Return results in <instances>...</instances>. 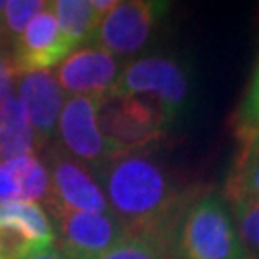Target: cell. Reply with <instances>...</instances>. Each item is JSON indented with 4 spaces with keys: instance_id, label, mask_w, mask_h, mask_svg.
<instances>
[{
    "instance_id": "1",
    "label": "cell",
    "mask_w": 259,
    "mask_h": 259,
    "mask_svg": "<svg viewBox=\"0 0 259 259\" xmlns=\"http://www.w3.org/2000/svg\"><path fill=\"white\" fill-rule=\"evenodd\" d=\"M110 211L129 236L154 240L171 255L179 221L196 192L181 190L165 167L146 152L106 159L94 169Z\"/></svg>"
},
{
    "instance_id": "2",
    "label": "cell",
    "mask_w": 259,
    "mask_h": 259,
    "mask_svg": "<svg viewBox=\"0 0 259 259\" xmlns=\"http://www.w3.org/2000/svg\"><path fill=\"white\" fill-rule=\"evenodd\" d=\"M171 259H251L223 196L196 192L179 221Z\"/></svg>"
},
{
    "instance_id": "3",
    "label": "cell",
    "mask_w": 259,
    "mask_h": 259,
    "mask_svg": "<svg viewBox=\"0 0 259 259\" xmlns=\"http://www.w3.org/2000/svg\"><path fill=\"white\" fill-rule=\"evenodd\" d=\"M98 127L111 156L140 154L165 135L169 121L150 98L108 94L98 102Z\"/></svg>"
},
{
    "instance_id": "4",
    "label": "cell",
    "mask_w": 259,
    "mask_h": 259,
    "mask_svg": "<svg viewBox=\"0 0 259 259\" xmlns=\"http://www.w3.org/2000/svg\"><path fill=\"white\" fill-rule=\"evenodd\" d=\"M110 94L150 98L163 110L169 123L183 111L190 94L185 65L167 56H144L123 67L119 81Z\"/></svg>"
},
{
    "instance_id": "5",
    "label": "cell",
    "mask_w": 259,
    "mask_h": 259,
    "mask_svg": "<svg viewBox=\"0 0 259 259\" xmlns=\"http://www.w3.org/2000/svg\"><path fill=\"white\" fill-rule=\"evenodd\" d=\"M45 165L50 177V213L56 209L79 213H108L110 205L94 169L69 156L58 142L45 146Z\"/></svg>"
},
{
    "instance_id": "6",
    "label": "cell",
    "mask_w": 259,
    "mask_h": 259,
    "mask_svg": "<svg viewBox=\"0 0 259 259\" xmlns=\"http://www.w3.org/2000/svg\"><path fill=\"white\" fill-rule=\"evenodd\" d=\"M56 240L69 259H94L129 236L123 223L108 213H79L56 209Z\"/></svg>"
},
{
    "instance_id": "7",
    "label": "cell",
    "mask_w": 259,
    "mask_h": 259,
    "mask_svg": "<svg viewBox=\"0 0 259 259\" xmlns=\"http://www.w3.org/2000/svg\"><path fill=\"white\" fill-rule=\"evenodd\" d=\"M167 4L150 0L117 2L100 21L94 45L115 58H127L140 52L150 40L157 19Z\"/></svg>"
},
{
    "instance_id": "8",
    "label": "cell",
    "mask_w": 259,
    "mask_h": 259,
    "mask_svg": "<svg viewBox=\"0 0 259 259\" xmlns=\"http://www.w3.org/2000/svg\"><path fill=\"white\" fill-rule=\"evenodd\" d=\"M98 102L100 98L71 96L67 98L58 119V144L75 159L96 169L111 152L104 142L98 127Z\"/></svg>"
},
{
    "instance_id": "9",
    "label": "cell",
    "mask_w": 259,
    "mask_h": 259,
    "mask_svg": "<svg viewBox=\"0 0 259 259\" xmlns=\"http://www.w3.org/2000/svg\"><path fill=\"white\" fill-rule=\"evenodd\" d=\"M123 73L119 58L98 45L77 48L56 69L62 91L71 96L104 98L115 89Z\"/></svg>"
},
{
    "instance_id": "10",
    "label": "cell",
    "mask_w": 259,
    "mask_h": 259,
    "mask_svg": "<svg viewBox=\"0 0 259 259\" xmlns=\"http://www.w3.org/2000/svg\"><path fill=\"white\" fill-rule=\"evenodd\" d=\"M75 52L67 42L52 10V2L12 42V62L18 75L47 71Z\"/></svg>"
},
{
    "instance_id": "11",
    "label": "cell",
    "mask_w": 259,
    "mask_h": 259,
    "mask_svg": "<svg viewBox=\"0 0 259 259\" xmlns=\"http://www.w3.org/2000/svg\"><path fill=\"white\" fill-rule=\"evenodd\" d=\"M64 94L56 75L50 71L19 75L18 98L25 108L38 150L48 146V140L56 133L58 119L65 104Z\"/></svg>"
},
{
    "instance_id": "12",
    "label": "cell",
    "mask_w": 259,
    "mask_h": 259,
    "mask_svg": "<svg viewBox=\"0 0 259 259\" xmlns=\"http://www.w3.org/2000/svg\"><path fill=\"white\" fill-rule=\"evenodd\" d=\"M10 202L50 205V177L37 154L0 161V204Z\"/></svg>"
},
{
    "instance_id": "13",
    "label": "cell",
    "mask_w": 259,
    "mask_h": 259,
    "mask_svg": "<svg viewBox=\"0 0 259 259\" xmlns=\"http://www.w3.org/2000/svg\"><path fill=\"white\" fill-rule=\"evenodd\" d=\"M238 140L240 150L229 171L223 198L227 202L259 200V133Z\"/></svg>"
},
{
    "instance_id": "14",
    "label": "cell",
    "mask_w": 259,
    "mask_h": 259,
    "mask_svg": "<svg viewBox=\"0 0 259 259\" xmlns=\"http://www.w3.org/2000/svg\"><path fill=\"white\" fill-rule=\"evenodd\" d=\"M37 140L25 108L14 94L0 113V161L37 154Z\"/></svg>"
},
{
    "instance_id": "15",
    "label": "cell",
    "mask_w": 259,
    "mask_h": 259,
    "mask_svg": "<svg viewBox=\"0 0 259 259\" xmlns=\"http://www.w3.org/2000/svg\"><path fill=\"white\" fill-rule=\"evenodd\" d=\"M52 10L73 50L94 45L102 16L93 8L91 0H56L52 2Z\"/></svg>"
},
{
    "instance_id": "16",
    "label": "cell",
    "mask_w": 259,
    "mask_h": 259,
    "mask_svg": "<svg viewBox=\"0 0 259 259\" xmlns=\"http://www.w3.org/2000/svg\"><path fill=\"white\" fill-rule=\"evenodd\" d=\"M0 219L21 225L35 238V242L40 246V250L54 246L56 229L48 211L40 204H29V202L0 204Z\"/></svg>"
},
{
    "instance_id": "17",
    "label": "cell",
    "mask_w": 259,
    "mask_h": 259,
    "mask_svg": "<svg viewBox=\"0 0 259 259\" xmlns=\"http://www.w3.org/2000/svg\"><path fill=\"white\" fill-rule=\"evenodd\" d=\"M227 205L248 255L259 259V200H236Z\"/></svg>"
},
{
    "instance_id": "18",
    "label": "cell",
    "mask_w": 259,
    "mask_h": 259,
    "mask_svg": "<svg viewBox=\"0 0 259 259\" xmlns=\"http://www.w3.org/2000/svg\"><path fill=\"white\" fill-rule=\"evenodd\" d=\"M40 250L21 225L0 219V259H25Z\"/></svg>"
},
{
    "instance_id": "19",
    "label": "cell",
    "mask_w": 259,
    "mask_h": 259,
    "mask_svg": "<svg viewBox=\"0 0 259 259\" xmlns=\"http://www.w3.org/2000/svg\"><path fill=\"white\" fill-rule=\"evenodd\" d=\"M47 6L48 2L42 0H8L2 12V25L10 42H14Z\"/></svg>"
},
{
    "instance_id": "20",
    "label": "cell",
    "mask_w": 259,
    "mask_h": 259,
    "mask_svg": "<svg viewBox=\"0 0 259 259\" xmlns=\"http://www.w3.org/2000/svg\"><path fill=\"white\" fill-rule=\"evenodd\" d=\"M94 259H171V255L157 242L139 236H127Z\"/></svg>"
},
{
    "instance_id": "21",
    "label": "cell",
    "mask_w": 259,
    "mask_h": 259,
    "mask_svg": "<svg viewBox=\"0 0 259 259\" xmlns=\"http://www.w3.org/2000/svg\"><path fill=\"white\" fill-rule=\"evenodd\" d=\"M234 119H236L234 131H236L238 139L259 133V60L255 65V71H253V77H251L250 89L244 96Z\"/></svg>"
},
{
    "instance_id": "22",
    "label": "cell",
    "mask_w": 259,
    "mask_h": 259,
    "mask_svg": "<svg viewBox=\"0 0 259 259\" xmlns=\"http://www.w3.org/2000/svg\"><path fill=\"white\" fill-rule=\"evenodd\" d=\"M18 79L19 75L14 67L12 54L6 50H0V113L14 96V84L18 83Z\"/></svg>"
},
{
    "instance_id": "23",
    "label": "cell",
    "mask_w": 259,
    "mask_h": 259,
    "mask_svg": "<svg viewBox=\"0 0 259 259\" xmlns=\"http://www.w3.org/2000/svg\"><path fill=\"white\" fill-rule=\"evenodd\" d=\"M25 259H69V257H67L60 248H54V246H52V248H45V250L35 251L33 255H29V257H25Z\"/></svg>"
},
{
    "instance_id": "24",
    "label": "cell",
    "mask_w": 259,
    "mask_h": 259,
    "mask_svg": "<svg viewBox=\"0 0 259 259\" xmlns=\"http://www.w3.org/2000/svg\"><path fill=\"white\" fill-rule=\"evenodd\" d=\"M119 0H91V4H93V8L100 14V16H106L110 10L115 8V4H117Z\"/></svg>"
},
{
    "instance_id": "25",
    "label": "cell",
    "mask_w": 259,
    "mask_h": 259,
    "mask_svg": "<svg viewBox=\"0 0 259 259\" xmlns=\"http://www.w3.org/2000/svg\"><path fill=\"white\" fill-rule=\"evenodd\" d=\"M6 42H8V37H6V31H4V25H2V18H0V50H6Z\"/></svg>"
}]
</instances>
